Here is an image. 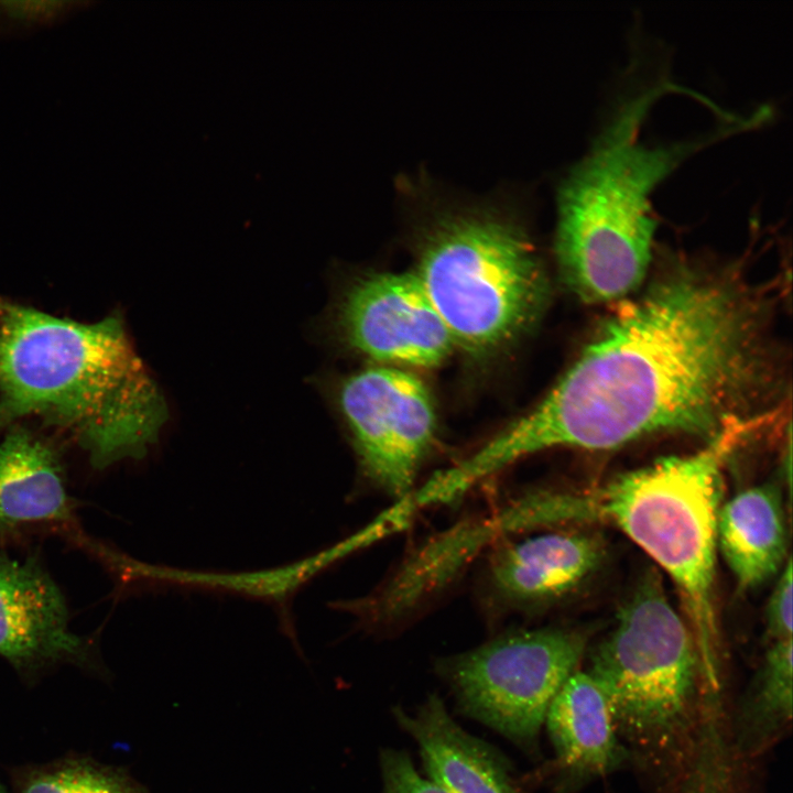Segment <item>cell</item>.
Listing matches in <instances>:
<instances>
[{
  "instance_id": "obj_1",
  "label": "cell",
  "mask_w": 793,
  "mask_h": 793,
  "mask_svg": "<svg viewBox=\"0 0 793 793\" xmlns=\"http://www.w3.org/2000/svg\"><path fill=\"white\" fill-rule=\"evenodd\" d=\"M760 291L732 270L678 264L623 304L528 414L468 459L485 478L553 447L612 449L752 423L778 388Z\"/></svg>"
},
{
  "instance_id": "obj_2",
  "label": "cell",
  "mask_w": 793,
  "mask_h": 793,
  "mask_svg": "<svg viewBox=\"0 0 793 793\" xmlns=\"http://www.w3.org/2000/svg\"><path fill=\"white\" fill-rule=\"evenodd\" d=\"M30 415L68 431L104 469L142 458L167 410L119 317L84 324L0 294V432Z\"/></svg>"
},
{
  "instance_id": "obj_3",
  "label": "cell",
  "mask_w": 793,
  "mask_h": 793,
  "mask_svg": "<svg viewBox=\"0 0 793 793\" xmlns=\"http://www.w3.org/2000/svg\"><path fill=\"white\" fill-rule=\"evenodd\" d=\"M676 88L659 80L627 96L560 186L556 259L563 282L584 302L619 300L641 284L656 228L654 189L702 149L750 129L738 118L693 139L648 144L641 130L652 106Z\"/></svg>"
},
{
  "instance_id": "obj_4",
  "label": "cell",
  "mask_w": 793,
  "mask_h": 793,
  "mask_svg": "<svg viewBox=\"0 0 793 793\" xmlns=\"http://www.w3.org/2000/svg\"><path fill=\"white\" fill-rule=\"evenodd\" d=\"M748 427L729 430L695 454L661 458L571 495L572 523L615 525L671 576L689 620L703 681L713 688L719 678L715 567L721 471Z\"/></svg>"
},
{
  "instance_id": "obj_5",
  "label": "cell",
  "mask_w": 793,
  "mask_h": 793,
  "mask_svg": "<svg viewBox=\"0 0 793 793\" xmlns=\"http://www.w3.org/2000/svg\"><path fill=\"white\" fill-rule=\"evenodd\" d=\"M415 273L455 346L474 356L528 332L550 295L544 267L525 233L485 214L438 222L423 241Z\"/></svg>"
},
{
  "instance_id": "obj_6",
  "label": "cell",
  "mask_w": 793,
  "mask_h": 793,
  "mask_svg": "<svg viewBox=\"0 0 793 793\" xmlns=\"http://www.w3.org/2000/svg\"><path fill=\"white\" fill-rule=\"evenodd\" d=\"M590 660L588 674L608 700L618 735L645 749L672 745L704 682L689 627L656 575L638 584Z\"/></svg>"
},
{
  "instance_id": "obj_7",
  "label": "cell",
  "mask_w": 793,
  "mask_h": 793,
  "mask_svg": "<svg viewBox=\"0 0 793 793\" xmlns=\"http://www.w3.org/2000/svg\"><path fill=\"white\" fill-rule=\"evenodd\" d=\"M585 648V637L568 629L518 631L439 660L436 671L459 713L535 758L548 706Z\"/></svg>"
},
{
  "instance_id": "obj_8",
  "label": "cell",
  "mask_w": 793,
  "mask_h": 793,
  "mask_svg": "<svg viewBox=\"0 0 793 793\" xmlns=\"http://www.w3.org/2000/svg\"><path fill=\"white\" fill-rule=\"evenodd\" d=\"M339 406L365 474L399 500L412 493L436 433L426 385L395 367H371L343 382Z\"/></svg>"
},
{
  "instance_id": "obj_9",
  "label": "cell",
  "mask_w": 793,
  "mask_h": 793,
  "mask_svg": "<svg viewBox=\"0 0 793 793\" xmlns=\"http://www.w3.org/2000/svg\"><path fill=\"white\" fill-rule=\"evenodd\" d=\"M65 597L35 555L0 547V658L29 685L70 665L102 673L97 643L70 629Z\"/></svg>"
},
{
  "instance_id": "obj_10",
  "label": "cell",
  "mask_w": 793,
  "mask_h": 793,
  "mask_svg": "<svg viewBox=\"0 0 793 793\" xmlns=\"http://www.w3.org/2000/svg\"><path fill=\"white\" fill-rule=\"evenodd\" d=\"M338 323L350 347L384 363L431 368L455 347L415 272L360 278L341 301Z\"/></svg>"
},
{
  "instance_id": "obj_11",
  "label": "cell",
  "mask_w": 793,
  "mask_h": 793,
  "mask_svg": "<svg viewBox=\"0 0 793 793\" xmlns=\"http://www.w3.org/2000/svg\"><path fill=\"white\" fill-rule=\"evenodd\" d=\"M35 530L58 534L111 566L118 560L80 528L56 448L15 425L0 443V537Z\"/></svg>"
},
{
  "instance_id": "obj_12",
  "label": "cell",
  "mask_w": 793,
  "mask_h": 793,
  "mask_svg": "<svg viewBox=\"0 0 793 793\" xmlns=\"http://www.w3.org/2000/svg\"><path fill=\"white\" fill-rule=\"evenodd\" d=\"M544 724L554 749L548 767L523 775L530 787L553 776L555 793L616 769L624 757L608 700L588 672H574L548 706Z\"/></svg>"
},
{
  "instance_id": "obj_13",
  "label": "cell",
  "mask_w": 793,
  "mask_h": 793,
  "mask_svg": "<svg viewBox=\"0 0 793 793\" xmlns=\"http://www.w3.org/2000/svg\"><path fill=\"white\" fill-rule=\"evenodd\" d=\"M392 715L417 743L427 779L447 793H528L511 761L488 742L468 734L436 694L414 715L397 705Z\"/></svg>"
},
{
  "instance_id": "obj_14",
  "label": "cell",
  "mask_w": 793,
  "mask_h": 793,
  "mask_svg": "<svg viewBox=\"0 0 793 793\" xmlns=\"http://www.w3.org/2000/svg\"><path fill=\"white\" fill-rule=\"evenodd\" d=\"M602 557L604 545L595 535L543 533L501 548L490 563L489 582L508 605L544 604L575 589Z\"/></svg>"
},
{
  "instance_id": "obj_15",
  "label": "cell",
  "mask_w": 793,
  "mask_h": 793,
  "mask_svg": "<svg viewBox=\"0 0 793 793\" xmlns=\"http://www.w3.org/2000/svg\"><path fill=\"white\" fill-rule=\"evenodd\" d=\"M717 547L742 589L757 587L778 574L787 561L785 511L779 486L750 487L720 507Z\"/></svg>"
},
{
  "instance_id": "obj_16",
  "label": "cell",
  "mask_w": 793,
  "mask_h": 793,
  "mask_svg": "<svg viewBox=\"0 0 793 793\" xmlns=\"http://www.w3.org/2000/svg\"><path fill=\"white\" fill-rule=\"evenodd\" d=\"M793 640L772 641L740 713V740L757 751L782 732L792 719Z\"/></svg>"
},
{
  "instance_id": "obj_17",
  "label": "cell",
  "mask_w": 793,
  "mask_h": 793,
  "mask_svg": "<svg viewBox=\"0 0 793 793\" xmlns=\"http://www.w3.org/2000/svg\"><path fill=\"white\" fill-rule=\"evenodd\" d=\"M12 793H150L127 769L67 754L9 770Z\"/></svg>"
},
{
  "instance_id": "obj_18",
  "label": "cell",
  "mask_w": 793,
  "mask_h": 793,
  "mask_svg": "<svg viewBox=\"0 0 793 793\" xmlns=\"http://www.w3.org/2000/svg\"><path fill=\"white\" fill-rule=\"evenodd\" d=\"M382 793H447L415 770L408 752L384 749L379 757Z\"/></svg>"
},
{
  "instance_id": "obj_19",
  "label": "cell",
  "mask_w": 793,
  "mask_h": 793,
  "mask_svg": "<svg viewBox=\"0 0 793 793\" xmlns=\"http://www.w3.org/2000/svg\"><path fill=\"white\" fill-rule=\"evenodd\" d=\"M792 560L789 557L767 604L765 626L771 641L792 639Z\"/></svg>"
},
{
  "instance_id": "obj_20",
  "label": "cell",
  "mask_w": 793,
  "mask_h": 793,
  "mask_svg": "<svg viewBox=\"0 0 793 793\" xmlns=\"http://www.w3.org/2000/svg\"><path fill=\"white\" fill-rule=\"evenodd\" d=\"M0 793H8L4 786L0 783Z\"/></svg>"
}]
</instances>
